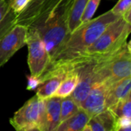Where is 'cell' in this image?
<instances>
[{"label":"cell","mask_w":131,"mask_h":131,"mask_svg":"<svg viewBox=\"0 0 131 131\" xmlns=\"http://www.w3.org/2000/svg\"><path fill=\"white\" fill-rule=\"evenodd\" d=\"M119 18L109 10L94 19H91L86 23L80 25L69 34L51 62L49 67L55 64L68 63L78 58L97 40L110 24Z\"/></svg>","instance_id":"obj_1"},{"label":"cell","mask_w":131,"mask_h":131,"mask_svg":"<svg viewBox=\"0 0 131 131\" xmlns=\"http://www.w3.org/2000/svg\"><path fill=\"white\" fill-rule=\"evenodd\" d=\"M73 0L62 2L48 13L41 15L28 27L37 30L48 52L51 62L70 34L68 15Z\"/></svg>","instance_id":"obj_2"},{"label":"cell","mask_w":131,"mask_h":131,"mask_svg":"<svg viewBox=\"0 0 131 131\" xmlns=\"http://www.w3.org/2000/svg\"><path fill=\"white\" fill-rule=\"evenodd\" d=\"M130 32L131 24L127 23L122 17H120L110 24L97 40L78 58L68 63L94 62L104 58L125 46Z\"/></svg>","instance_id":"obj_3"},{"label":"cell","mask_w":131,"mask_h":131,"mask_svg":"<svg viewBox=\"0 0 131 131\" xmlns=\"http://www.w3.org/2000/svg\"><path fill=\"white\" fill-rule=\"evenodd\" d=\"M130 43L128 42L115 53L93 62L94 71L98 82H105L110 86L121 79L130 76Z\"/></svg>","instance_id":"obj_4"},{"label":"cell","mask_w":131,"mask_h":131,"mask_svg":"<svg viewBox=\"0 0 131 131\" xmlns=\"http://www.w3.org/2000/svg\"><path fill=\"white\" fill-rule=\"evenodd\" d=\"M26 45L28 48V64L31 75L41 76L49 67L51 57L37 30L28 27Z\"/></svg>","instance_id":"obj_5"},{"label":"cell","mask_w":131,"mask_h":131,"mask_svg":"<svg viewBox=\"0 0 131 131\" xmlns=\"http://www.w3.org/2000/svg\"><path fill=\"white\" fill-rule=\"evenodd\" d=\"M28 27L16 24L0 39V66H4L12 56L26 45Z\"/></svg>","instance_id":"obj_6"},{"label":"cell","mask_w":131,"mask_h":131,"mask_svg":"<svg viewBox=\"0 0 131 131\" xmlns=\"http://www.w3.org/2000/svg\"><path fill=\"white\" fill-rule=\"evenodd\" d=\"M68 64L72 65L75 68L79 76L78 83L70 97L79 107H81L93 86L98 82L94 71V63L91 61H87L79 63Z\"/></svg>","instance_id":"obj_7"},{"label":"cell","mask_w":131,"mask_h":131,"mask_svg":"<svg viewBox=\"0 0 131 131\" xmlns=\"http://www.w3.org/2000/svg\"><path fill=\"white\" fill-rule=\"evenodd\" d=\"M40 122V99L35 95L14 113L10 124L16 131H23Z\"/></svg>","instance_id":"obj_8"},{"label":"cell","mask_w":131,"mask_h":131,"mask_svg":"<svg viewBox=\"0 0 131 131\" xmlns=\"http://www.w3.org/2000/svg\"><path fill=\"white\" fill-rule=\"evenodd\" d=\"M61 2L62 0H31L17 15L16 24L28 27L35 19L51 12Z\"/></svg>","instance_id":"obj_9"},{"label":"cell","mask_w":131,"mask_h":131,"mask_svg":"<svg viewBox=\"0 0 131 131\" xmlns=\"http://www.w3.org/2000/svg\"><path fill=\"white\" fill-rule=\"evenodd\" d=\"M108 87L109 85L105 82L96 83L81 103L80 108L85 111L91 117L107 110L106 97Z\"/></svg>","instance_id":"obj_10"},{"label":"cell","mask_w":131,"mask_h":131,"mask_svg":"<svg viewBox=\"0 0 131 131\" xmlns=\"http://www.w3.org/2000/svg\"><path fill=\"white\" fill-rule=\"evenodd\" d=\"M61 98L51 97L46 99L45 113L44 122L41 128V131H55L60 124Z\"/></svg>","instance_id":"obj_11"},{"label":"cell","mask_w":131,"mask_h":131,"mask_svg":"<svg viewBox=\"0 0 131 131\" xmlns=\"http://www.w3.org/2000/svg\"><path fill=\"white\" fill-rule=\"evenodd\" d=\"M131 77L121 79L109 86L106 97L107 109H110L121 100L130 96Z\"/></svg>","instance_id":"obj_12"},{"label":"cell","mask_w":131,"mask_h":131,"mask_svg":"<svg viewBox=\"0 0 131 131\" xmlns=\"http://www.w3.org/2000/svg\"><path fill=\"white\" fill-rule=\"evenodd\" d=\"M117 118L110 110L91 117L88 124L92 131H118Z\"/></svg>","instance_id":"obj_13"},{"label":"cell","mask_w":131,"mask_h":131,"mask_svg":"<svg viewBox=\"0 0 131 131\" xmlns=\"http://www.w3.org/2000/svg\"><path fill=\"white\" fill-rule=\"evenodd\" d=\"M90 119L91 117L82 109H80L71 117L61 122L55 131H81Z\"/></svg>","instance_id":"obj_14"},{"label":"cell","mask_w":131,"mask_h":131,"mask_svg":"<svg viewBox=\"0 0 131 131\" xmlns=\"http://www.w3.org/2000/svg\"><path fill=\"white\" fill-rule=\"evenodd\" d=\"M17 15L6 0H0V39L16 25Z\"/></svg>","instance_id":"obj_15"},{"label":"cell","mask_w":131,"mask_h":131,"mask_svg":"<svg viewBox=\"0 0 131 131\" xmlns=\"http://www.w3.org/2000/svg\"><path fill=\"white\" fill-rule=\"evenodd\" d=\"M69 65H70V69L68 70L64 79L61 82L60 86L58 87V89L57 90V91L55 92L53 97H57L61 99L69 97L75 89L79 80L78 73L72 65L71 64Z\"/></svg>","instance_id":"obj_16"},{"label":"cell","mask_w":131,"mask_h":131,"mask_svg":"<svg viewBox=\"0 0 131 131\" xmlns=\"http://www.w3.org/2000/svg\"><path fill=\"white\" fill-rule=\"evenodd\" d=\"M89 0H73L68 15V26L70 33L80 25L81 17Z\"/></svg>","instance_id":"obj_17"},{"label":"cell","mask_w":131,"mask_h":131,"mask_svg":"<svg viewBox=\"0 0 131 131\" xmlns=\"http://www.w3.org/2000/svg\"><path fill=\"white\" fill-rule=\"evenodd\" d=\"M80 109V107L73 100V99L70 96L62 98L61 100L60 121L62 122L71 117L77 112H78Z\"/></svg>","instance_id":"obj_18"},{"label":"cell","mask_w":131,"mask_h":131,"mask_svg":"<svg viewBox=\"0 0 131 131\" xmlns=\"http://www.w3.org/2000/svg\"><path fill=\"white\" fill-rule=\"evenodd\" d=\"M110 110L117 117H131V97L129 96L111 107Z\"/></svg>","instance_id":"obj_19"},{"label":"cell","mask_w":131,"mask_h":131,"mask_svg":"<svg viewBox=\"0 0 131 131\" xmlns=\"http://www.w3.org/2000/svg\"><path fill=\"white\" fill-rule=\"evenodd\" d=\"M100 2H101V0H89L88 1V5L84 12V14L81 17V25L86 23L88 21H90L91 19H93V16L98 8Z\"/></svg>","instance_id":"obj_20"},{"label":"cell","mask_w":131,"mask_h":131,"mask_svg":"<svg viewBox=\"0 0 131 131\" xmlns=\"http://www.w3.org/2000/svg\"><path fill=\"white\" fill-rule=\"evenodd\" d=\"M130 9H131V0H118L111 11L115 15L122 17Z\"/></svg>","instance_id":"obj_21"},{"label":"cell","mask_w":131,"mask_h":131,"mask_svg":"<svg viewBox=\"0 0 131 131\" xmlns=\"http://www.w3.org/2000/svg\"><path fill=\"white\" fill-rule=\"evenodd\" d=\"M30 0H12L8 4L12 11L18 15L28 5Z\"/></svg>","instance_id":"obj_22"},{"label":"cell","mask_w":131,"mask_h":131,"mask_svg":"<svg viewBox=\"0 0 131 131\" xmlns=\"http://www.w3.org/2000/svg\"><path fill=\"white\" fill-rule=\"evenodd\" d=\"M42 83L41 76H35L30 75L27 76V87L28 90H35Z\"/></svg>","instance_id":"obj_23"},{"label":"cell","mask_w":131,"mask_h":131,"mask_svg":"<svg viewBox=\"0 0 131 131\" xmlns=\"http://www.w3.org/2000/svg\"><path fill=\"white\" fill-rule=\"evenodd\" d=\"M131 117H120L117 118V127L118 129L131 127Z\"/></svg>","instance_id":"obj_24"},{"label":"cell","mask_w":131,"mask_h":131,"mask_svg":"<svg viewBox=\"0 0 131 131\" xmlns=\"http://www.w3.org/2000/svg\"><path fill=\"white\" fill-rule=\"evenodd\" d=\"M122 18H123L127 23L131 24V9L128 10V11L122 16Z\"/></svg>","instance_id":"obj_25"},{"label":"cell","mask_w":131,"mask_h":131,"mask_svg":"<svg viewBox=\"0 0 131 131\" xmlns=\"http://www.w3.org/2000/svg\"><path fill=\"white\" fill-rule=\"evenodd\" d=\"M23 131H41V130L38 126H34V127L28 128V129H26V130H25Z\"/></svg>","instance_id":"obj_26"},{"label":"cell","mask_w":131,"mask_h":131,"mask_svg":"<svg viewBox=\"0 0 131 131\" xmlns=\"http://www.w3.org/2000/svg\"><path fill=\"white\" fill-rule=\"evenodd\" d=\"M81 131H92V130H91V128L90 127V126H89L88 124H87V125L83 128V130Z\"/></svg>","instance_id":"obj_27"},{"label":"cell","mask_w":131,"mask_h":131,"mask_svg":"<svg viewBox=\"0 0 131 131\" xmlns=\"http://www.w3.org/2000/svg\"><path fill=\"white\" fill-rule=\"evenodd\" d=\"M118 131H131V127H127L124 128H120Z\"/></svg>","instance_id":"obj_28"},{"label":"cell","mask_w":131,"mask_h":131,"mask_svg":"<svg viewBox=\"0 0 131 131\" xmlns=\"http://www.w3.org/2000/svg\"><path fill=\"white\" fill-rule=\"evenodd\" d=\"M11 1H12V0H6V2H7L8 3H9V2H10Z\"/></svg>","instance_id":"obj_29"},{"label":"cell","mask_w":131,"mask_h":131,"mask_svg":"<svg viewBox=\"0 0 131 131\" xmlns=\"http://www.w3.org/2000/svg\"><path fill=\"white\" fill-rule=\"evenodd\" d=\"M31 0H30V2H31Z\"/></svg>","instance_id":"obj_30"}]
</instances>
